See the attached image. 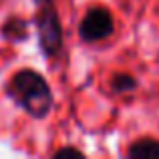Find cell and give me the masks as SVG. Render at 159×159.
<instances>
[{
	"instance_id": "ba28073f",
	"label": "cell",
	"mask_w": 159,
	"mask_h": 159,
	"mask_svg": "<svg viewBox=\"0 0 159 159\" xmlns=\"http://www.w3.org/2000/svg\"><path fill=\"white\" fill-rule=\"evenodd\" d=\"M32 2H34L36 6H43V4H48V2H52V0H32Z\"/></svg>"
},
{
	"instance_id": "5b68a950",
	"label": "cell",
	"mask_w": 159,
	"mask_h": 159,
	"mask_svg": "<svg viewBox=\"0 0 159 159\" xmlns=\"http://www.w3.org/2000/svg\"><path fill=\"white\" fill-rule=\"evenodd\" d=\"M127 157L131 159H159V139L139 137L127 147Z\"/></svg>"
},
{
	"instance_id": "52a82bcc",
	"label": "cell",
	"mask_w": 159,
	"mask_h": 159,
	"mask_svg": "<svg viewBox=\"0 0 159 159\" xmlns=\"http://www.w3.org/2000/svg\"><path fill=\"white\" fill-rule=\"evenodd\" d=\"M54 159H85V153L81 151L75 145H65V147H58L52 151Z\"/></svg>"
},
{
	"instance_id": "7a4b0ae2",
	"label": "cell",
	"mask_w": 159,
	"mask_h": 159,
	"mask_svg": "<svg viewBox=\"0 0 159 159\" xmlns=\"http://www.w3.org/2000/svg\"><path fill=\"white\" fill-rule=\"evenodd\" d=\"M34 28H36V40H39L40 52L48 61H58L65 51V30L61 24L57 8L52 2L39 6L34 14Z\"/></svg>"
},
{
	"instance_id": "6da1fadb",
	"label": "cell",
	"mask_w": 159,
	"mask_h": 159,
	"mask_svg": "<svg viewBox=\"0 0 159 159\" xmlns=\"http://www.w3.org/2000/svg\"><path fill=\"white\" fill-rule=\"evenodd\" d=\"M6 95L28 117L44 119L52 111V91L47 79L32 69H20L8 79Z\"/></svg>"
},
{
	"instance_id": "8992f818",
	"label": "cell",
	"mask_w": 159,
	"mask_h": 159,
	"mask_svg": "<svg viewBox=\"0 0 159 159\" xmlns=\"http://www.w3.org/2000/svg\"><path fill=\"white\" fill-rule=\"evenodd\" d=\"M109 87L115 95H127L137 89V79L131 73H115L109 79Z\"/></svg>"
},
{
	"instance_id": "277c9868",
	"label": "cell",
	"mask_w": 159,
	"mask_h": 159,
	"mask_svg": "<svg viewBox=\"0 0 159 159\" xmlns=\"http://www.w3.org/2000/svg\"><path fill=\"white\" fill-rule=\"evenodd\" d=\"M28 26H30V22H28L26 18H22V16H18V14H12L2 22V26H0V36L10 44L24 43V40L30 36Z\"/></svg>"
},
{
	"instance_id": "3957f363",
	"label": "cell",
	"mask_w": 159,
	"mask_h": 159,
	"mask_svg": "<svg viewBox=\"0 0 159 159\" xmlns=\"http://www.w3.org/2000/svg\"><path fill=\"white\" fill-rule=\"evenodd\" d=\"M79 39L87 44L103 43L115 32V18L105 6H93L85 12L79 22Z\"/></svg>"
}]
</instances>
